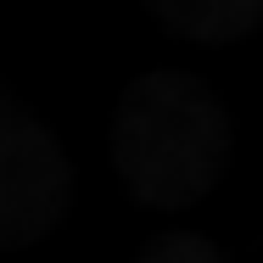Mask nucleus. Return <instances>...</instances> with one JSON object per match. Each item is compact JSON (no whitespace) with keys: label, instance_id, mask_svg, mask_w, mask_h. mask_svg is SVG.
Here are the masks:
<instances>
[{"label":"nucleus","instance_id":"f257e3e1","mask_svg":"<svg viewBox=\"0 0 263 263\" xmlns=\"http://www.w3.org/2000/svg\"><path fill=\"white\" fill-rule=\"evenodd\" d=\"M112 168L140 208H196L230 168V112L185 67L140 73L112 112Z\"/></svg>","mask_w":263,"mask_h":263},{"label":"nucleus","instance_id":"f03ea898","mask_svg":"<svg viewBox=\"0 0 263 263\" xmlns=\"http://www.w3.org/2000/svg\"><path fill=\"white\" fill-rule=\"evenodd\" d=\"M73 202V162L51 129L0 84V252L45 241Z\"/></svg>","mask_w":263,"mask_h":263},{"label":"nucleus","instance_id":"7ed1b4c3","mask_svg":"<svg viewBox=\"0 0 263 263\" xmlns=\"http://www.w3.org/2000/svg\"><path fill=\"white\" fill-rule=\"evenodd\" d=\"M152 17L202 45H241L263 28V0H146Z\"/></svg>","mask_w":263,"mask_h":263},{"label":"nucleus","instance_id":"20e7f679","mask_svg":"<svg viewBox=\"0 0 263 263\" xmlns=\"http://www.w3.org/2000/svg\"><path fill=\"white\" fill-rule=\"evenodd\" d=\"M140 263H224V252L213 247L208 235H196V230H174V235H162Z\"/></svg>","mask_w":263,"mask_h":263}]
</instances>
